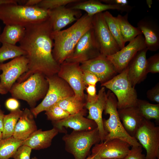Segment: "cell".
I'll return each mask as SVG.
<instances>
[{
    "label": "cell",
    "mask_w": 159,
    "mask_h": 159,
    "mask_svg": "<svg viewBox=\"0 0 159 159\" xmlns=\"http://www.w3.org/2000/svg\"><path fill=\"white\" fill-rule=\"evenodd\" d=\"M100 54L99 47L92 28L81 37L72 56L65 61L81 64Z\"/></svg>",
    "instance_id": "8fae6325"
},
{
    "label": "cell",
    "mask_w": 159,
    "mask_h": 159,
    "mask_svg": "<svg viewBox=\"0 0 159 159\" xmlns=\"http://www.w3.org/2000/svg\"><path fill=\"white\" fill-rule=\"evenodd\" d=\"M86 103L84 101L77 98L74 95L64 99L56 104L71 115L83 110Z\"/></svg>",
    "instance_id": "1f68e13d"
},
{
    "label": "cell",
    "mask_w": 159,
    "mask_h": 159,
    "mask_svg": "<svg viewBox=\"0 0 159 159\" xmlns=\"http://www.w3.org/2000/svg\"><path fill=\"white\" fill-rule=\"evenodd\" d=\"M23 110L19 108L5 115L3 120L2 139L12 136L17 123Z\"/></svg>",
    "instance_id": "f1b7e54d"
},
{
    "label": "cell",
    "mask_w": 159,
    "mask_h": 159,
    "mask_svg": "<svg viewBox=\"0 0 159 159\" xmlns=\"http://www.w3.org/2000/svg\"><path fill=\"white\" fill-rule=\"evenodd\" d=\"M142 151L141 146L131 147L129 153L123 159H146Z\"/></svg>",
    "instance_id": "74e56055"
},
{
    "label": "cell",
    "mask_w": 159,
    "mask_h": 159,
    "mask_svg": "<svg viewBox=\"0 0 159 159\" xmlns=\"http://www.w3.org/2000/svg\"><path fill=\"white\" fill-rule=\"evenodd\" d=\"M1 26H0V34L1 33ZM0 44H1V43L0 42Z\"/></svg>",
    "instance_id": "816d5d0a"
},
{
    "label": "cell",
    "mask_w": 159,
    "mask_h": 159,
    "mask_svg": "<svg viewBox=\"0 0 159 159\" xmlns=\"http://www.w3.org/2000/svg\"><path fill=\"white\" fill-rule=\"evenodd\" d=\"M87 112L84 109L79 112L69 115L61 120L52 122L54 127L60 133H67L64 127L70 128L74 130L87 131L94 130L97 127L96 123L93 120L84 117Z\"/></svg>",
    "instance_id": "e0dca14e"
},
{
    "label": "cell",
    "mask_w": 159,
    "mask_h": 159,
    "mask_svg": "<svg viewBox=\"0 0 159 159\" xmlns=\"http://www.w3.org/2000/svg\"><path fill=\"white\" fill-rule=\"evenodd\" d=\"M48 18V10L36 6H30L13 3L0 5V20L5 25L25 28Z\"/></svg>",
    "instance_id": "3957f363"
},
{
    "label": "cell",
    "mask_w": 159,
    "mask_h": 159,
    "mask_svg": "<svg viewBox=\"0 0 159 159\" xmlns=\"http://www.w3.org/2000/svg\"><path fill=\"white\" fill-rule=\"evenodd\" d=\"M137 27L144 35L148 50L156 51L159 48V27L158 23L151 17H145L137 23Z\"/></svg>",
    "instance_id": "7402d4cb"
},
{
    "label": "cell",
    "mask_w": 159,
    "mask_h": 159,
    "mask_svg": "<svg viewBox=\"0 0 159 159\" xmlns=\"http://www.w3.org/2000/svg\"><path fill=\"white\" fill-rule=\"evenodd\" d=\"M147 72L152 73L159 72V53L153 55L147 60Z\"/></svg>",
    "instance_id": "d590c367"
},
{
    "label": "cell",
    "mask_w": 159,
    "mask_h": 159,
    "mask_svg": "<svg viewBox=\"0 0 159 159\" xmlns=\"http://www.w3.org/2000/svg\"><path fill=\"white\" fill-rule=\"evenodd\" d=\"M117 111L124 129L129 135L134 137L145 119L136 107L117 109Z\"/></svg>",
    "instance_id": "603a6c76"
},
{
    "label": "cell",
    "mask_w": 159,
    "mask_h": 159,
    "mask_svg": "<svg viewBox=\"0 0 159 159\" xmlns=\"http://www.w3.org/2000/svg\"><path fill=\"white\" fill-rule=\"evenodd\" d=\"M34 116L30 110L25 108L18 120L12 136L24 141L37 130Z\"/></svg>",
    "instance_id": "cb8c5ba5"
},
{
    "label": "cell",
    "mask_w": 159,
    "mask_h": 159,
    "mask_svg": "<svg viewBox=\"0 0 159 159\" xmlns=\"http://www.w3.org/2000/svg\"><path fill=\"white\" fill-rule=\"evenodd\" d=\"M19 0H0V5L10 3L18 4Z\"/></svg>",
    "instance_id": "bcb514c9"
},
{
    "label": "cell",
    "mask_w": 159,
    "mask_h": 159,
    "mask_svg": "<svg viewBox=\"0 0 159 159\" xmlns=\"http://www.w3.org/2000/svg\"><path fill=\"white\" fill-rule=\"evenodd\" d=\"M25 28L16 25H5L0 35L1 44L16 45L23 37Z\"/></svg>",
    "instance_id": "484cf974"
},
{
    "label": "cell",
    "mask_w": 159,
    "mask_h": 159,
    "mask_svg": "<svg viewBox=\"0 0 159 159\" xmlns=\"http://www.w3.org/2000/svg\"><path fill=\"white\" fill-rule=\"evenodd\" d=\"M101 86L109 89L115 95L118 109L136 106L138 99L137 93L129 77L127 66L119 74L101 84Z\"/></svg>",
    "instance_id": "52a82bcc"
},
{
    "label": "cell",
    "mask_w": 159,
    "mask_h": 159,
    "mask_svg": "<svg viewBox=\"0 0 159 159\" xmlns=\"http://www.w3.org/2000/svg\"><path fill=\"white\" fill-rule=\"evenodd\" d=\"M146 47L145 39L140 34L130 42L126 46L115 53L106 57L114 65L117 73L125 69L136 54Z\"/></svg>",
    "instance_id": "9a60e30c"
},
{
    "label": "cell",
    "mask_w": 159,
    "mask_h": 159,
    "mask_svg": "<svg viewBox=\"0 0 159 159\" xmlns=\"http://www.w3.org/2000/svg\"><path fill=\"white\" fill-rule=\"evenodd\" d=\"M80 66L82 70L89 71L95 75L101 84L110 80L117 73L111 62L101 54L82 63Z\"/></svg>",
    "instance_id": "2e32d148"
},
{
    "label": "cell",
    "mask_w": 159,
    "mask_h": 159,
    "mask_svg": "<svg viewBox=\"0 0 159 159\" xmlns=\"http://www.w3.org/2000/svg\"><path fill=\"white\" fill-rule=\"evenodd\" d=\"M93 16H90L86 13L68 28L53 31L52 54L55 60L59 65L72 56L79 40L92 28Z\"/></svg>",
    "instance_id": "7a4b0ae2"
},
{
    "label": "cell",
    "mask_w": 159,
    "mask_h": 159,
    "mask_svg": "<svg viewBox=\"0 0 159 159\" xmlns=\"http://www.w3.org/2000/svg\"><path fill=\"white\" fill-rule=\"evenodd\" d=\"M57 74L69 85L76 97L84 101V90L86 86L83 80L80 64L65 61L60 65Z\"/></svg>",
    "instance_id": "7c38bea8"
},
{
    "label": "cell",
    "mask_w": 159,
    "mask_h": 159,
    "mask_svg": "<svg viewBox=\"0 0 159 159\" xmlns=\"http://www.w3.org/2000/svg\"><path fill=\"white\" fill-rule=\"evenodd\" d=\"M45 111L47 119L52 122L62 120L70 115L56 104L51 106Z\"/></svg>",
    "instance_id": "836d02e7"
},
{
    "label": "cell",
    "mask_w": 159,
    "mask_h": 159,
    "mask_svg": "<svg viewBox=\"0 0 159 159\" xmlns=\"http://www.w3.org/2000/svg\"><path fill=\"white\" fill-rule=\"evenodd\" d=\"M5 106L10 112L19 109L20 103L17 99L13 97L10 98L6 100Z\"/></svg>",
    "instance_id": "b9f144b4"
},
{
    "label": "cell",
    "mask_w": 159,
    "mask_h": 159,
    "mask_svg": "<svg viewBox=\"0 0 159 159\" xmlns=\"http://www.w3.org/2000/svg\"><path fill=\"white\" fill-rule=\"evenodd\" d=\"M98 98L95 101L91 103L86 102L85 107L89 111L87 118L93 120L97 125L100 142L104 141L107 134L103 125L102 113L104 110L107 94L105 91V87H102L99 90Z\"/></svg>",
    "instance_id": "ac0fdd59"
},
{
    "label": "cell",
    "mask_w": 159,
    "mask_h": 159,
    "mask_svg": "<svg viewBox=\"0 0 159 159\" xmlns=\"http://www.w3.org/2000/svg\"><path fill=\"white\" fill-rule=\"evenodd\" d=\"M130 145L119 139H113L95 145L92 153L85 159L95 157L105 159H123L129 153Z\"/></svg>",
    "instance_id": "5bb4252c"
},
{
    "label": "cell",
    "mask_w": 159,
    "mask_h": 159,
    "mask_svg": "<svg viewBox=\"0 0 159 159\" xmlns=\"http://www.w3.org/2000/svg\"><path fill=\"white\" fill-rule=\"evenodd\" d=\"M62 140L65 150L74 159H85L90 155L92 147L100 142L97 127L90 130H73L70 134H65Z\"/></svg>",
    "instance_id": "8992f818"
},
{
    "label": "cell",
    "mask_w": 159,
    "mask_h": 159,
    "mask_svg": "<svg viewBox=\"0 0 159 159\" xmlns=\"http://www.w3.org/2000/svg\"><path fill=\"white\" fill-rule=\"evenodd\" d=\"M104 109V113L109 117L103 119V125L107 134L104 142L119 139L128 143L131 147L141 146L138 140L130 136L124 129L120 119L117 108V100L114 94L109 90Z\"/></svg>",
    "instance_id": "5b68a950"
},
{
    "label": "cell",
    "mask_w": 159,
    "mask_h": 159,
    "mask_svg": "<svg viewBox=\"0 0 159 159\" xmlns=\"http://www.w3.org/2000/svg\"></svg>",
    "instance_id": "f5cc1de1"
},
{
    "label": "cell",
    "mask_w": 159,
    "mask_h": 159,
    "mask_svg": "<svg viewBox=\"0 0 159 159\" xmlns=\"http://www.w3.org/2000/svg\"><path fill=\"white\" fill-rule=\"evenodd\" d=\"M148 50L145 47L139 51L127 66L129 77L134 88L137 84L144 80L148 74L146 69Z\"/></svg>",
    "instance_id": "44dd1931"
},
{
    "label": "cell",
    "mask_w": 159,
    "mask_h": 159,
    "mask_svg": "<svg viewBox=\"0 0 159 159\" xmlns=\"http://www.w3.org/2000/svg\"><path fill=\"white\" fill-rule=\"evenodd\" d=\"M24 35L19 46L26 52L28 70L17 80L23 82L34 73L40 72L46 77L57 74L60 65L52 54L54 41L50 21L48 18L25 27Z\"/></svg>",
    "instance_id": "6da1fadb"
},
{
    "label": "cell",
    "mask_w": 159,
    "mask_h": 159,
    "mask_svg": "<svg viewBox=\"0 0 159 159\" xmlns=\"http://www.w3.org/2000/svg\"><path fill=\"white\" fill-rule=\"evenodd\" d=\"M134 138L145 150L146 159H159V127L144 119Z\"/></svg>",
    "instance_id": "9c48e42d"
},
{
    "label": "cell",
    "mask_w": 159,
    "mask_h": 159,
    "mask_svg": "<svg viewBox=\"0 0 159 159\" xmlns=\"http://www.w3.org/2000/svg\"><path fill=\"white\" fill-rule=\"evenodd\" d=\"M90 159H105L99 157H95Z\"/></svg>",
    "instance_id": "c3c4849f"
},
{
    "label": "cell",
    "mask_w": 159,
    "mask_h": 159,
    "mask_svg": "<svg viewBox=\"0 0 159 159\" xmlns=\"http://www.w3.org/2000/svg\"><path fill=\"white\" fill-rule=\"evenodd\" d=\"M5 114L4 112L1 109L0 105V131L2 132L3 128V120Z\"/></svg>",
    "instance_id": "f6af8a7d"
},
{
    "label": "cell",
    "mask_w": 159,
    "mask_h": 159,
    "mask_svg": "<svg viewBox=\"0 0 159 159\" xmlns=\"http://www.w3.org/2000/svg\"><path fill=\"white\" fill-rule=\"evenodd\" d=\"M23 141L13 136L0 140V159L12 158L18 148L23 145Z\"/></svg>",
    "instance_id": "f546056e"
},
{
    "label": "cell",
    "mask_w": 159,
    "mask_h": 159,
    "mask_svg": "<svg viewBox=\"0 0 159 159\" xmlns=\"http://www.w3.org/2000/svg\"><path fill=\"white\" fill-rule=\"evenodd\" d=\"M83 80L86 86L88 85H96L100 80L92 73L87 70H82Z\"/></svg>",
    "instance_id": "f35d334b"
},
{
    "label": "cell",
    "mask_w": 159,
    "mask_h": 159,
    "mask_svg": "<svg viewBox=\"0 0 159 159\" xmlns=\"http://www.w3.org/2000/svg\"><path fill=\"white\" fill-rule=\"evenodd\" d=\"M80 0H41L36 6L39 7L50 10L79 1Z\"/></svg>",
    "instance_id": "e575fe53"
},
{
    "label": "cell",
    "mask_w": 159,
    "mask_h": 159,
    "mask_svg": "<svg viewBox=\"0 0 159 159\" xmlns=\"http://www.w3.org/2000/svg\"><path fill=\"white\" fill-rule=\"evenodd\" d=\"M102 13L93 16L92 28L99 47L100 54L107 57L113 54L121 49L111 33Z\"/></svg>",
    "instance_id": "30bf717a"
},
{
    "label": "cell",
    "mask_w": 159,
    "mask_h": 159,
    "mask_svg": "<svg viewBox=\"0 0 159 159\" xmlns=\"http://www.w3.org/2000/svg\"><path fill=\"white\" fill-rule=\"evenodd\" d=\"M8 92L2 87L0 82V94L4 95L6 94Z\"/></svg>",
    "instance_id": "7dc6e473"
},
{
    "label": "cell",
    "mask_w": 159,
    "mask_h": 159,
    "mask_svg": "<svg viewBox=\"0 0 159 159\" xmlns=\"http://www.w3.org/2000/svg\"><path fill=\"white\" fill-rule=\"evenodd\" d=\"M100 1L107 4L119 5H128V1L127 0H101Z\"/></svg>",
    "instance_id": "7bdbcfd3"
},
{
    "label": "cell",
    "mask_w": 159,
    "mask_h": 159,
    "mask_svg": "<svg viewBox=\"0 0 159 159\" xmlns=\"http://www.w3.org/2000/svg\"><path fill=\"white\" fill-rule=\"evenodd\" d=\"M96 85H88L86 87L85 89L87 93L86 98V103H91L97 99L98 94H96Z\"/></svg>",
    "instance_id": "ab89813d"
},
{
    "label": "cell",
    "mask_w": 159,
    "mask_h": 159,
    "mask_svg": "<svg viewBox=\"0 0 159 159\" xmlns=\"http://www.w3.org/2000/svg\"><path fill=\"white\" fill-rule=\"evenodd\" d=\"M0 47V64L11 59L26 55V52L19 46L8 44H2Z\"/></svg>",
    "instance_id": "d6a6232c"
},
{
    "label": "cell",
    "mask_w": 159,
    "mask_h": 159,
    "mask_svg": "<svg viewBox=\"0 0 159 159\" xmlns=\"http://www.w3.org/2000/svg\"><path fill=\"white\" fill-rule=\"evenodd\" d=\"M46 77L49 85L46 95L39 104L30 109L35 118L41 112L45 111L60 100L74 95L69 85L57 74Z\"/></svg>",
    "instance_id": "ba28073f"
},
{
    "label": "cell",
    "mask_w": 159,
    "mask_h": 159,
    "mask_svg": "<svg viewBox=\"0 0 159 159\" xmlns=\"http://www.w3.org/2000/svg\"><path fill=\"white\" fill-rule=\"evenodd\" d=\"M41 0H26L24 5L30 6H37Z\"/></svg>",
    "instance_id": "ee69618b"
},
{
    "label": "cell",
    "mask_w": 159,
    "mask_h": 159,
    "mask_svg": "<svg viewBox=\"0 0 159 159\" xmlns=\"http://www.w3.org/2000/svg\"><path fill=\"white\" fill-rule=\"evenodd\" d=\"M102 13L111 33L120 49L122 48L125 46V43L122 37L119 23L116 17L113 16L108 11H105Z\"/></svg>",
    "instance_id": "4dcf8cb0"
},
{
    "label": "cell",
    "mask_w": 159,
    "mask_h": 159,
    "mask_svg": "<svg viewBox=\"0 0 159 159\" xmlns=\"http://www.w3.org/2000/svg\"><path fill=\"white\" fill-rule=\"evenodd\" d=\"M28 59L25 55L15 58L5 63L0 64V82L2 87L9 92L19 78L28 70Z\"/></svg>",
    "instance_id": "4fadbf2b"
},
{
    "label": "cell",
    "mask_w": 159,
    "mask_h": 159,
    "mask_svg": "<svg viewBox=\"0 0 159 159\" xmlns=\"http://www.w3.org/2000/svg\"><path fill=\"white\" fill-rule=\"evenodd\" d=\"M58 133V131L54 127L45 131L37 130L23 141V145L35 150L47 148L51 146L53 139Z\"/></svg>",
    "instance_id": "d4e9b609"
},
{
    "label": "cell",
    "mask_w": 159,
    "mask_h": 159,
    "mask_svg": "<svg viewBox=\"0 0 159 159\" xmlns=\"http://www.w3.org/2000/svg\"><path fill=\"white\" fill-rule=\"evenodd\" d=\"M148 98L150 100L159 104V83H157L154 87L147 92Z\"/></svg>",
    "instance_id": "60d3db41"
},
{
    "label": "cell",
    "mask_w": 159,
    "mask_h": 159,
    "mask_svg": "<svg viewBox=\"0 0 159 159\" xmlns=\"http://www.w3.org/2000/svg\"><path fill=\"white\" fill-rule=\"evenodd\" d=\"M48 10L49 18L53 32L60 31L67 25L76 21L82 16L80 10L63 6Z\"/></svg>",
    "instance_id": "d6986e66"
},
{
    "label": "cell",
    "mask_w": 159,
    "mask_h": 159,
    "mask_svg": "<svg viewBox=\"0 0 159 159\" xmlns=\"http://www.w3.org/2000/svg\"><path fill=\"white\" fill-rule=\"evenodd\" d=\"M68 5L70 6H66L71 9L85 11L86 14L90 16L110 9L116 10L128 13L133 8V7L128 5H119L107 4L102 3L100 0H80L79 1Z\"/></svg>",
    "instance_id": "ffe728a7"
},
{
    "label": "cell",
    "mask_w": 159,
    "mask_h": 159,
    "mask_svg": "<svg viewBox=\"0 0 159 159\" xmlns=\"http://www.w3.org/2000/svg\"><path fill=\"white\" fill-rule=\"evenodd\" d=\"M2 132L0 131V140L2 139Z\"/></svg>",
    "instance_id": "681fc988"
},
{
    "label": "cell",
    "mask_w": 159,
    "mask_h": 159,
    "mask_svg": "<svg viewBox=\"0 0 159 159\" xmlns=\"http://www.w3.org/2000/svg\"><path fill=\"white\" fill-rule=\"evenodd\" d=\"M48 87L46 76L37 72L23 82H16L9 92L12 97L26 102L31 109L35 107L38 101L44 98Z\"/></svg>",
    "instance_id": "277c9868"
},
{
    "label": "cell",
    "mask_w": 159,
    "mask_h": 159,
    "mask_svg": "<svg viewBox=\"0 0 159 159\" xmlns=\"http://www.w3.org/2000/svg\"><path fill=\"white\" fill-rule=\"evenodd\" d=\"M136 107L145 119H154L159 122V104H153L143 100L138 99Z\"/></svg>",
    "instance_id": "83f0119b"
},
{
    "label": "cell",
    "mask_w": 159,
    "mask_h": 159,
    "mask_svg": "<svg viewBox=\"0 0 159 159\" xmlns=\"http://www.w3.org/2000/svg\"><path fill=\"white\" fill-rule=\"evenodd\" d=\"M31 159H38L36 157H34L32 158Z\"/></svg>",
    "instance_id": "f907efd6"
},
{
    "label": "cell",
    "mask_w": 159,
    "mask_h": 159,
    "mask_svg": "<svg viewBox=\"0 0 159 159\" xmlns=\"http://www.w3.org/2000/svg\"><path fill=\"white\" fill-rule=\"evenodd\" d=\"M32 150L30 147L22 145L18 148L12 158L14 159H30Z\"/></svg>",
    "instance_id": "8d00e7d4"
},
{
    "label": "cell",
    "mask_w": 159,
    "mask_h": 159,
    "mask_svg": "<svg viewBox=\"0 0 159 159\" xmlns=\"http://www.w3.org/2000/svg\"><path fill=\"white\" fill-rule=\"evenodd\" d=\"M128 13L124 16L118 14L116 18L119 23L122 37L124 42H130L138 35L142 34L137 27L132 26L128 20Z\"/></svg>",
    "instance_id": "4316f807"
}]
</instances>
